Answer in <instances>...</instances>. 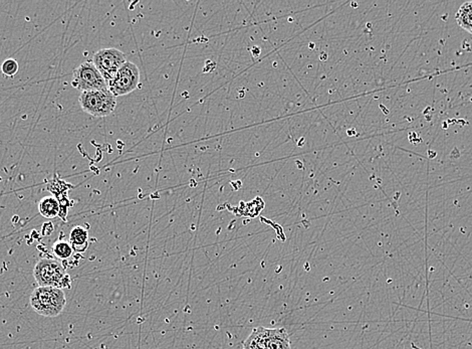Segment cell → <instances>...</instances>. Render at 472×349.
<instances>
[{"label":"cell","mask_w":472,"mask_h":349,"mask_svg":"<svg viewBox=\"0 0 472 349\" xmlns=\"http://www.w3.org/2000/svg\"><path fill=\"white\" fill-rule=\"evenodd\" d=\"M31 308L45 317L58 316L67 304L65 292L58 288L38 287L31 295Z\"/></svg>","instance_id":"6da1fadb"},{"label":"cell","mask_w":472,"mask_h":349,"mask_svg":"<svg viewBox=\"0 0 472 349\" xmlns=\"http://www.w3.org/2000/svg\"><path fill=\"white\" fill-rule=\"evenodd\" d=\"M33 276L40 287H54L58 289L70 288V278L58 261L42 259L36 263Z\"/></svg>","instance_id":"7a4b0ae2"},{"label":"cell","mask_w":472,"mask_h":349,"mask_svg":"<svg viewBox=\"0 0 472 349\" xmlns=\"http://www.w3.org/2000/svg\"><path fill=\"white\" fill-rule=\"evenodd\" d=\"M79 105L88 115L97 118L107 117L114 112L117 101L110 91H88L79 98Z\"/></svg>","instance_id":"3957f363"},{"label":"cell","mask_w":472,"mask_h":349,"mask_svg":"<svg viewBox=\"0 0 472 349\" xmlns=\"http://www.w3.org/2000/svg\"><path fill=\"white\" fill-rule=\"evenodd\" d=\"M72 86L81 92L109 91L108 83L93 62L83 63L74 70Z\"/></svg>","instance_id":"277c9868"},{"label":"cell","mask_w":472,"mask_h":349,"mask_svg":"<svg viewBox=\"0 0 472 349\" xmlns=\"http://www.w3.org/2000/svg\"><path fill=\"white\" fill-rule=\"evenodd\" d=\"M140 82L139 68L127 61L112 81L109 82V91L115 97L125 96L137 89Z\"/></svg>","instance_id":"5b68a950"},{"label":"cell","mask_w":472,"mask_h":349,"mask_svg":"<svg viewBox=\"0 0 472 349\" xmlns=\"http://www.w3.org/2000/svg\"><path fill=\"white\" fill-rule=\"evenodd\" d=\"M126 62L125 54L117 49H101L97 52L93 58V63L97 71L101 72L107 83L114 79L116 74Z\"/></svg>","instance_id":"8992f818"},{"label":"cell","mask_w":472,"mask_h":349,"mask_svg":"<svg viewBox=\"0 0 472 349\" xmlns=\"http://www.w3.org/2000/svg\"><path fill=\"white\" fill-rule=\"evenodd\" d=\"M267 349H292L289 333L285 328H269Z\"/></svg>","instance_id":"52a82bcc"},{"label":"cell","mask_w":472,"mask_h":349,"mask_svg":"<svg viewBox=\"0 0 472 349\" xmlns=\"http://www.w3.org/2000/svg\"><path fill=\"white\" fill-rule=\"evenodd\" d=\"M269 328H254L244 344L242 349H267Z\"/></svg>","instance_id":"ba28073f"},{"label":"cell","mask_w":472,"mask_h":349,"mask_svg":"<svg viewBox=\"0 0 472 349\" xmlns=\"http://www.w3.org/2000/svg\"><path fill=\"white\" fill-rule=\"evenodd\" d=\"M70 244L74 251L83 253L88 247V233L83 226H76L70 231Z\"/></svg>","instance_id":"9c48e42d"},{"label":"cell","mask_w":472,"mask_h":349,"mask_svg":"<svg viewBox=\"0 0 472 349\" xmlns=\"http://www.w3.org/2000/svg\"><path fill=\"white\" fill-rule=\"evenodd\" d=\"M458 26L472 35V1L465 2L455 15Z\"/></svg>","instance_id":"30bf717a"},{"label":"cell","mask_w":472,"mask_h":349,"mask_svg":"<svg viewBox=\"0 0 472 349\" xmlns=\"http://www.w3.org/2000/svg\"><path fill=\"white\" fill-rule=\"evenodd\" d=\"M38 210L42 217L47 219H54L60 214V203L53 196H45L38 203Z\"/></svg>","instance_id":"8fae6325"},{"label":"cell","mask_w":472,"mask_h":349,"mask_svg":"<svg viewBox=\"0 0 472 349\" xmlns=\"http://www.w3.org/2000/svg\"><path fill=\"white\" fill-rule=\"evenodd\" d=\"M54 255L61 260L69 259L74 253V249L70 246V242L65 241H58L54 242L53 246Z\"/></svg>","instance_id":"7c38bea8"},{"label":"cell","mask_w":472,"mask_h":349,"mask_svg":"<svg viewBox=\"0 0 472 349\" xmlns=\"http://www.w3.org/2000/svg\"><path fill=\"white\" fill-rule=\"evenodd\" d=\"M18 68L19 67H18L17 61L13 60V59H8L2 63L1 72L4 76L13 77L17 74Z\"/></svg>","instance_id":"4fadbf2b"}]
</instances>
